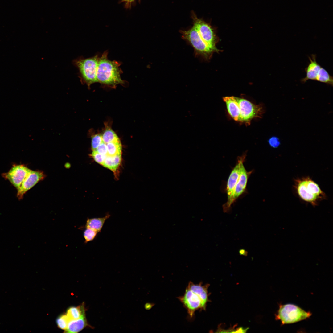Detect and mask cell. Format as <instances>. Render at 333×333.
Here are the masks:
<instances>
[{"label": "cell", "mask_w": 333, "mask_h": 333, "mask_svg": "<svg viewBox=\"0 0 333 333\" xmlns=\"http://www.w3.org/2000/svg\"><path fill=\"white\" fill-rule=\"evenodd\" d=\"M108 52H103L98 60L97 73V82L112 87L118 84H124L125 81L121 78L122 71L120 62L111 61L108 58Z\"/></svg>", "instance_id": "cell-1"}, {"label": "cell", "mask_w": 333, "mask_h": 333, "mask_svg": "<svg viewBox=\"0 0 333 333\" xmlns=\"http://www.w3.org/2000/svg\"><path fill=\"white\" fill-rule=\"evenodd\" d=\"M294 187L301 199L313 206L326 197L325 193L318 185L308 176L295 180Z\"/></svg>", "instance_id": "cell-2"}, {"label": "cell", "mask_w": 333, "mask_h": 333, "mask_svg": "<svg viewBox=\"0 0 333 333\" xmlns=\"http://www.w3.org/2000/svg\"><path fill=\"white\" fill-rule=\"evenodd\" d=\"M99 57L98 55L87 58H81L75 60L74 64L79 71L81 82L89 87L92 84L97 82V73Z\"/></svg>", "instance_id": "cell-3"}, {"label": "cell", "mask_w": 333, "mask_h": 333, "mask_svg": "<svg viewBox=\"0 0 333 333\" xmlns=\"http://www.w3.org/2000/svg\"><path fill=\"white\" fill-rule=\"evenodd\" d=\"M310 311H306L293 304H280L275 315L276 320L280 321L282 324L294 323L309 318Z\"/></svg>", "instance_id": "cell-4"}, {"label": "cell", "mask_w": 333, "mask_h": 333, "mask_svg": "<svg viewBox=\"0 0 333 333\" xmlns=\"http://www.w3.org/2000/svg\"><path fill=\"white\" fill-rule=\"evenodd\" d=\"M180 32L183 39L193 48L195 56L208 60L216 51L205 43L194 26L188 30L182 31Z\"/></svg>", "instance_id": "cell-5"}, {"label": "cell", "mask_w": 333, "mask_h": 333, "mask_svg": "<svg viewBox=\"0 0 333 333\" xmlns=\"http://www.w3.org/2000/svg\"><path fill=\"white\" fill-rule=\"evenodd\" d=\"M236 98L240 109L238 121L249 125L253 119L261 117L263 112L261 105L254 104L244 98L237 97Z\"/></svg>", "instance_id": "cell-6"}, {"label": "cell", "mask_w": 333, "mask_h": 333, "mask_svg": "<svg viewBox=\"0 0 333 333\" xmlns=\"http://www.w3.org/2000/svg\"><path fill=\"white\" fill-rule=\"evenodd\" d=\"M245 154L238 158L237 162L232 171L228 178L226 187L227 195V202L223 206L224 213H229L231 209V200L236 185L238 181L240 174V166L241 162L245 160Z\"/></svg>", "instance_id": "cell-7"}, {"label": "cell", "mask_w": 333, "mask_h": 333, "mask_svg": "<svg viewBox=\"0 0 333 333\" xmlns=\"http://www.w3.org/2000/svg\"><path fill=\"white\" fill-rule=\"evenodd\" d=\"M194 23L193 26L198 31L203 40L210 48L217 52L219 50L216 46L217 39L212 27L196 17L194 18Z\"/></svg>", "instance_id": "cell-8"}, {"label": "cell", "mask_w": 333, "mask_h": 333, "mask_svg": "<svg viewBox=\"0 0 333 333\" xmlns=\"http://www.w3.org/2000/svg\"><path fill=\"white\" fill-rule=\"evenodd\" d=\"M30 171L24 165L14 164L7 172L2 173V176L18 190Z\"/></svg>", "instance_id": "cell-9"}, {"label": "cell", "mask_w": 333, "mask_h": 333, "mask_svg": "<svg viewBox=\"0 0 333 333\" xmlns=\"http://www.w3.org/2000/svg\"><path fill=\"white\" fill-rule=\"evenodd\" d=\"M178 298L187 310L191 318L193 316L196 311L199 309L203 310L202 302L199 298L187 287L184 295Z\"/></svg>", "instance_id": "cell-10"}, {"label": "cell", "mask_w": 333, "mask_h": 333, "mask_svg": "<svg viewBox=\"0 0 333 333\" xmlns=\"http://www.w3.org/2000/svg\"><path fill=\"white\" fill-rule=\"evenodd\" d=\"M45 175L42 171L31 170L17 190V196L19 200L24 195L39 181L43 179Z\"/></svg>", "instance_id": "cell-11"}, {"label": "cell", "mask_w": 333, "mask_h": 333, "mask_svg": "<svg viewBox=\"0 0 333 333\" xmlns=\"http://www.w3.org/2000/svg\"><path fill=\"white\" fill-rule=\"evenodd\" d=\"M244 161L242 162L240 164V176L233 192L231 200L232 204L244 192L248 178L252 172L247 171L243 165Z\"/></svg>", "instance_id": "cell-12"}, {"label": "cell", "mask_w": 333, "mask_h": 333, "mask_svg": "<svg viewBox=\"0 0 333 333\" xmlns=\"http://www.w3.org/2000/svg\"><path fill=\"white\" fill-rule=\"evenodd\" d=\"M308 57L310 62L305 68L306 76L301 80L302 83H305L309 80L315 81L319 72L322 67L317 62L315 55L312 54L311 57Z\"/></svg>", "instance_id": "cell-13"}, {"label": "cell", "mask_w": 333, "mask_h": 333, "mask_svg": "<svg viewBox=\"0 0 333 333\" xmlns=\"http://www.w3.org/2000/svg\"><path fill=\"white\" fill-rule=\"evenodd\" d=\"M209 286V284L202 285L201 283H200L199 284H195L192 282L190 281L187 286L190 290L199 298L202 302L203 310H205L206 304L209 301L208 298V288Z\"/></svg>", "instance_id": "cell-14"}, {"label": "cell", "mask_w": 333, "mask_h": 333, "mask_svg": "<svg viewBox=\"0 0 333 333\" xmlns=\"http://www.w3.org/2000/svg\"><path fill=\"white\" fill-rule=\"evenodd\" d=\"M225 102L230 115L235 121H238L240 115V109L236 97H225L223 98Z\"/></svg>", "instance_id": "cell-15"}, {"label": "cell", "mask_w": 333, "mask_h": 333, "mask_svg": "<svg viewBox=\"0 0 333 333\" xmlns=\"http://www.w3.org/2000/svg\"><path fill=\"white\" fill-rule=\"evenodd\" d=\"M88 326L91 327L88 324L85 314L77 319L70 321L67 328L65 330V332L78 333Z\"/></svg>", "instance_id": "cell-16"}, {"label": "cell", "mask_w": 333, "mask_h": 333, "mask_svg": "<svg viewBox=\"0 0 333 333\" xmlns=\"http://www.w3.org/2000/svg\"><path fill=\"white\" fill-rule=\"evenodd\" d=\"M110 215L107 214L102 217L88 218L85 224L86 228L92 229L97 232H101L106 220L110 217Z\"/></svg>", "instance_id": "cell-17"}, {"label": "cell", "mask_w": 333, "mask_h": 333, "mask_svg": "<svg viewBox=\"0 0 333 333\" xmlns=\"http://www.w3.org/2000/svg\"><path fill=\"white\" fill-rule=\"evenodd\" d=\"M121 160V154L114 156L107 155L102 165L115 173L120 165Z\"/></svg>", "instance_id": "cell-18"}, {"label": "cell", "mask_w": 333, "mask_h": 333, "mask_svg": "<svg viewBox=\"0 0 333 333\" xmlns=\"http://www.w3.org/2000/svg\"><path fill=\"white\" fill-rule=\"evenodd\" d=\"M85 309L84 304L83 303L81 305L78 306H72L69 307L67 310L66 314L69 321L76 320L85 314Z\"/></svg>", "instance_id": "cell-19"}, {"label": "cell", "mask_w": 333, "mask_h": 333, "mask_svg": "<svg viewBox=\"0 0 333 333\" xmlns=\"http://www.w3.org/2000/svg\"><path fill=\"white\" fill-rule=\"evenodd\" d=\"M106 144L107 155L114 156L121 154L122 146L120 140L109 142Z\"/></svg>", "instance_id": "cell-20"}, {"label": "cell", "mask_w": 333, "mask_h": 333, "mask_svg": "<svg viewBox=\"0 0 333 333\" xmlns=\"http://www.w3.org/2000/svg\"><path fill=\"white\" fill-rule=\"evenodd\" d=\"M315 81L333 86V77L322 67L319 72Z\"/></svg>", "instance_id": "cell-21"}, {"label": "cell", "mask_w": 333, "mask_h": 333, "mask_svg": "<svg viewBox=\"0 0 333 333\" xmlns=\"http://www.w3.org/2000/svg\"><path fill=\"white\" fill-rule=\"evenodd\" d=\"M102 137L103 141L106 144L120 140L115 133L110 128L105 130Z\"/></svg>", "instance_id": "cell-22"}, {"label": "cell", "mask_w": 333, "mask_h": 333, "mask_svg": "<svg viewBox=\"0 0 333 333\" xmlns=\"http://www.w3.org/2000/svg\"><path fill=\"white\" fill-rule=\"evenodd\" d=\"M98 233L97 232L92 229L86 228L83 232L85 243H86L93 240L96 237Z\"/></svg>", "instance_id": "cell-23"}, {"label": "cell", "mask_w": 333, "mask_h": 333, "mask_svg": "<svg viewBox=\"0 0 333 333\" xmlns=\"http://www.w3.org/2000/svg\"><path fill=\"white\" fill-rule=\"evenodd\" d=\"M69 320L66 314H63L59 316L56 320V323L58 327L65 330L67 328Z\"/></svg>", "instance_id": "cell-24"}, {"label": "cell", "mask_w": 333, "mask_h": 333, "mask_svg": "<svg viewBox=\"0 0 333 333\" xmlns=\"http://www.w3.org/2000/svg\"><path fill=\"white\" fill-rule=\"evenodd\" d=\"M91 147L92 151L95 150L103 142L102 135L97 134L92 137Z\"/></svg>", "instance_id": "cell-25"}, {"label": "cell", "mask_w": 333, "mask_h": 333, "mask_svg": "<svg viewBox=\"0 0 333 333\" xmlns=\"http://www.w3.org/2000/svg\"><path fill=\"white\" fill-rule=\"evenodd\" d=\"M107 155H102L96 150L92 151V156L97 163L102 165Z\"/></svg>", "instance_id": "cell-26"}, {"label": "cell", "mask_w": 333, "mask_h": 333, "mask_svg": "<svg viewBox=\"0 0 333 333\" xmlns=\"http://www.w3.org/2000/svg\"><path fill=\"white\" fill-rule=\"evenodd\" d=\"M95 150L102 155H107V150L106 144L103 141Z\"/></svg>", "instance_id": "cell-27"}, {"label": "cell", "mask_w": 333, "mask_h": 333, "mask_svg": "<svg viewBox=\"0 0 333 333\" xmlns=\"http://www.w3.org/2000/svg\"><path fill=\"white\" fill-rule=\"evenodd\" d=\"M269 143L270 145L274 147H276L278 146L279 143L278 141H277L276 138H272L269 140Z\"/></svg>", "instance_id": "cell-28"}, {"label": "cell", "mask_w": 333, "mask_h": 333, "mask_svg": "<svg viewBox=\"0 0 333 333\" xmlns=\"http://www.w3.org/2000/svg\"><path fill=\"white\" fill-rule=\"evenodd\" d=\"M239 253L240 255L247 256L248 254V252L245 249H241L239 251Z\"/></svg>", "instance_id": "cell-29"}, {"label": "cell", "mask_w": 333, "mask_h": 333, "mask_svg": "<svg viewBox=\"0 0 333 333\" xmlns=\"http://www.w3.org/2000/svg\"><path fill=\"white\" fill-rule=\"evenodd\" d=\"M134 0H124V1L127 2H130Z\"/></svg>", "instance_id": "cell-30"}]
</instances>
